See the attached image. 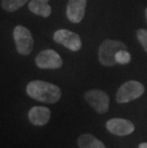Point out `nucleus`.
I'll return each mask as SVG.
<instances>
[{
	"instance_id": "9b49d317",
	"label": "nucleus",
	"mask_w": 147,
	"mask_h": 148,
	"mask_svg": "<svg viewBox=\"0 0 147 148\" xmlns=\"http://www.w3.org/2000/svg\"><path fill=\"white\" fill-rule=\"evenodd\" d=\"M50 0H31L29 2V10L33 14L42 17H49L52 14L51 6L48 4Z\"/></svg>"
},
{
	"instance_id": "f3484780",
	"label": "nucleus",
	"mask_w": 147,
	"mask_h": 148,
	"mask_svg": "<svg viewBox=\"0 0 147 148\" xmlns=\"http://www.w3.org/2000/svg\"><path fill=\"white\" fill-rule=\"evenodd\" d=\"M145 18H146V21H147V8L145 9Z\"/></svg>"
},
{
	"instance_id": "4468645a",
	"label": "nucleus",
	"mask_w": 147,
	"mask_h": 148,
	"mask_svg": "<svg viewBox=\"0 0 147 148\" xmlns=\"http://www.w3.org/2000/svg\"><path fill=\"white\" fill-rule=\"evenodd\" d=\"M116 60L120 64H128L131 61V55L127 52V50H120L116 53Z\"/></svg>"
},
{
	"instance_id": "39448f33",
	"label": "nucleus",
	"mask_w": 147,
	"mask_h": 148,
	"mask_svg": "<svg viewBox=\"0 0 147 148\" xmlns=\"http://www.w3.org/2000/svg\"><path fill=\"white\" fill-rule=\"evenodd\" d=\"M84 99L98 114H105L109 110L110 99H109V96L104 91L98 89L89 90L84 95Z\"/></svg>"
},
{
	"instance_id": "0eeeda50",
	"label": "nucleus",
	"mask_w": 147,
	"mask_h": 148,
	"mask_svg": "<svg viewBox=\"0 0 147 148\" xmlns=\"http://www.w3.org/2000/svg\"><path fill=\"white\" fill-rule=\"evenodd\" d=\"M36 64L40 69H59L63 65V60L57 52L48 49L36 56Z\"/></svg>"
},
{
	"instance_id": "f8f14e48",
	"label": "nucleus",
	"mask_w": 147,
	"mask_h": 148,
	"mask_svg": "<svg viewBox=\"0 0 147 148\" xmlns=\"http://www.w3.org/2000/svg\"><path fill=\"white\" fill-rule=\"evenodd\" d=\"M79 148H105L104 143L92 134H82L77 138Z\"/></svg>"
},
{
	"instance_id": "6e6552de",
	"label": "nucleus",
	"mask_w": 147,
	"mask_h": 148,
	"mask_svg": "<svg viewBox=\"0 0 147 148\" xmlns=\"http://www.w3.org/2000/svg\"><path fill=\"white\" fill-rule=\"evenodd\" d=\"M106 128L110 133L122 137L132 134L135 130V125L129 119L114 118L106 122Z\"/></svg>"
},
{
	"instance_id": "9d476101",
	"label": "nucleus",
	"mask_w": 147,
	"mask_h": 148,
	"mask_svg": "<svg viewBox=\"0 0 147 148\" xmlns=\"http://www.w3.org/2000/svg\"><path fill=\"white\" fill-rule=\"evenodd\" d=\"M28 118L32 124L36 126H43L50 121L51 111L44 106H34L28 113Z\"/></svg>"
},
{
	"instance_id": "20e7f679",
	"label": "nucleus",
	"mask_w": 147,
	"mask_h": 148,
	"mask_svg": "<svg viewBox=\"0 0 147 148\" xmlns=\"http://www.w3.org/2000/svg\"><path fill=\"white\" fill-rule=\"evenodd\" d=\"M14 39L18 53L29 56L34 49V38L30 30L22 25H18L14 30Z\"/></svg>"
},
{
	"instance_id": "2eb2a0df",
	"label": "nucleus",
	"mask_w": 147,
	"mask_h": 148,
	"mask_svg": "<svg viewBox=\"0 0 147 148\" xmlns=\"http://www.w3.org/2000/svg\"><path fill=\"white\" fill-rule=\"evenodd\" d=\"M137 38L144 49V51L147 53V30L145 29H139L137 32Z\"/></svg>"
},
{
	"instance_id": "f257e3e1",
	"label": "nucleus",
	"mask_w": 147,
	"mask_h": 148,
	"mask_svg": "<svg viewBox=\"0 0 147 148\" xmlns=\"http://www.w3.org/2000/svg\"><path fill=\"white\" fill-rule=\"evenodd\" d=\"M26 93L32 99L44 103H55L61 97V90L57 85L43 80H33L28 83Z\"/></svg>"
},
{
	"instance_id": "1a4fd4ad",
	"label": "nucleus",
	"mask_w": 147,
	"mask_h": 148,
	"mask_svg": "<svg viewBox=\"0 0 147 148\" xmlns=\"http://www.w3.org/2000/svg\"><path fill=\"white\" fill-rule=\"evenodd\" d=\"M87 0H69L66 14L68 19L73 23H79L85 15Z\"/></svg>"
},
{
	"instance_id": "7ed1b4c3",
	"label": "nucleus",
	"mask_w": 147,
	"mask_h": 148,
	"mask_svg": "<svg viewBox=\"0 0 147 148\" xmlns=\"http://www.w3.org/2000/svg\"><path fill=\"white\" fill-rule=\"evenodd\" d=\"M144 93V86L136 80H129L118 88L116 99L118 103H126L140 97Z\"/></svg>"
},
{
	"instance_id": "ddd939ff",
	"label": "nucleus",
	"mask_w": 147,
	"mask_h": 148,
	"mask_svg": "<svg viewBox=\"0 0 147 148\" xmlns=\"http://www.w3.org/2000/svg\"><path fill=\"white\" fill-rule=\"evenodd\" d=\"M29 0H1V7L7 12H14L22 8Z\"/></svg>"
},
{
	"instance_id": "dca6fc26",
	"label": "nucleus",
	"mask_w": 147,
	"mask_h": 148,
	"mask_svg": "<svg viewBox=\"0 0 147 148\" xmlns=\"http://www.w3.org/2000/svg\"><path fill=\"white\" fill-rule=\"evenodd\" d=\"M139 148H147V143H142L139 145Z\"/></svg>"
},
{
	"instance_id": "423d86ee",
	"label": "nucleus",
	"mask_w": 147,
	"mask_h": 148,
	"mask_svg": "<svg viewBox=\"0 0 147 148\" xmlns=\"http://www.w3.org/2000/svg\"><path fill=\"white\" fill-rule=\"evenodd\" d=\"M54 40L57 43L66 47L72 52L79 51L82 47L80 36L77 34L67 29L57 30L54 34Z\"/></svg>"
},
{
	"instance_id": "f03ea898",
	"label": "nucleus",
	"mask_w": 147,
	"mask_h": 148,
	"mask_svg": "<svg viewBox=\"0 0 147 148\" xmlns=\"http://www.w3.org/2000/svg\"><path fill=\"white\" fill-rule=\"evenodd\" d=\"M120 50H127V46L123 42L114 39L104 40L98 48L99 62L106 67H112L118 63L116 53Z\"/></svg>"
}]
</instances>
